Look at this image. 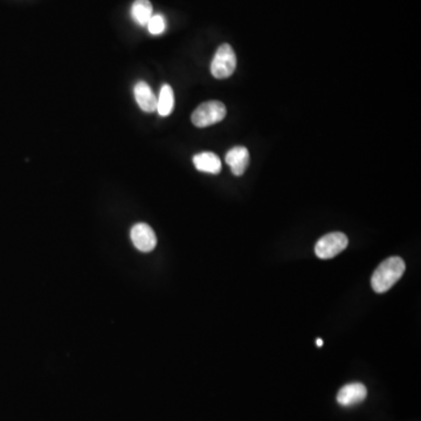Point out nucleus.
<instances>
[{
    "mask_svg": "<svg viewBox=\"0 0 421 421\" xmlns=\"http://www.w3.org/2000/svg\"><path fill=\"white\" fill-rule=\"evenodd\" d=\"M193 164L201 172L218 174L222 171V161L213 152H201L193 157Z\"/></svg>",
    "mask_w": 421,
    "mask_h": 421,
    "instance_id": "obj_9",
    "label": "nucleus"
},
{
    "mask_svg": "<svg viewBox=\"0 0 421 421\" xmlns=\"http://www.w3.org/2000/svg\"><path fill=\"white\" fill-rule=\"evenodd\" d=\"M323 339H317V341H316V344H317V346H319V348H321V346H323Z\"/></svg>",
    "mask_w": 421,
    "mask_h": 421,
    "instance_id": "obj_13",
    "label": "nucleus"
},
{
    "mask_svg": "<svg viewBox=\"0 0 421 421\" xmlns=\"http://www.w3.org/2000/svg\"><path fill=\"white\" fill-rule=\"evenodd\" d=\"M349 239L346 234L334 232L321 238L315 246L316 256L320 259L328 260L335 258L348 247Z\"/></svg>",
    "mask_w": 421,
    "mask_h": 421,
    "instance_id": "obj_4",
    "label": "nucleus"
},
{
    "mask_svg": "<svg viewBox=\"0 0 421 421\" xmlns=\"http://www.w3.org/2000/svg\"><path fill=\"white\" fill-rule=\"evenodd\" d=\"M174 107V95L172 88L169 84H164L161 88L159 98H157V111L161 116H169Z\"/></svg>",
    "mask_w": 421,
    "mask_h": 421,
    "instance_id": "obj_11",
    "label": "nucleus"
},
{
    "mask_svg": "<svg viewBox=\"0 0 421 421\" xmlns=\"http://www.w3.org/2000/svg\"><path fill=\"white\" fill-rule=\"evenodd\" d=\"M237 68V57L229 44H222L215 52L210 62V73L215 79H227Z\"/></svg>",
    "mask_w": 421,
    "mask_h": 421,
    "instance_id": "obj_3",
    "label": "nucleus"
},
{
    "mask_svg": "<svg viewBox=\"0 0 421 421\" xmlns=\"http://www.w3.org/2000/svg\"><path fill=\"white\" fill-rule=\"evenodd\" d=\"M368 395V390L361 383L348 384L339 390L337 402L342 406L350 407L364 402Z\"/></svg>",
    "mask_w": 421,
    "mask_h": 421,
    "instance_id": "obj_6",
    "label": "nucleus"
},
{
    "mask_svg": "<svg viewBox=\"0 0 421 421\" xmlns=\"http://www.w3.org/2000/svg\"><path fill=\"white\" fill-rule=\"evenodd\" d=\"M132 18L141 26H145L154 15V8L149 0H136L132 8Z\"/></svg>",
    "mask_w": 421,
    "mask_h": 421,
    "instance_id": "obj_10",
    "label": "nucleus"
},
{
    "mask_svg": "<svg viewBox=\"0 0 421 421\" xmlns=\"http://www.w3.org/2000/svg\"><path fill=\"white\" fill-rule=\"evenodd\" d=\"M405 268L404 260L399 256H392L383 261L371 278L373 290L378 294L388 292L402 278Z\"/></svg>",
    "mask_w": 421,
    "mask_h": 421,
    "instance_id": "obj_1",
    "label": "nucleus"
},
{
    "mask_svg": "<svg viewBox=\"0 0 421 421\" xmlns=\"http://www.w3.org/2000/svg\"><path fill=\"white\" fill-rule=\"evenodd\" d=\"M135 98L139 108L145 113H154L157 110V98L147 82L137 83L135 86Z\"/></svg>",
    "mask_w": 421,
    "mask_h": 421,
    "instance_id": "obj_8",
    "label": "nucleus"
},
{
    "mask_svg": "<svg viewBox=\"0 0 421 421\" xmlns=\"http://www.w3.org/2000/svg\"><path fill=\"white\" fill-rule=\"evenodd\" d=\"M147 30L152 35H159L166 30L165 18L162 15H154L147 23Z\"/></svg>",
    "mask_w": 421,
    "mask_h": 421,
    "instance_id": "obj_12",
    "label": "nucleus"
},
{
    "mask_svg": "<svg viewBox=\"0 0 421 421\" xmlns=\"http://www.w3.org/2000/svg\"><path fill=\"white\" fill-rule=\"evenodd\" d=\"M132 244L139 252L149 253L157 246V237L150 226L144 222L136 224L130 231Z\"/></svg>",
    "mask_w": 421,
    "mask_h": 421,
    "instance_id": "obj_5",
    "label": "nucleus"
},
{
    "mask_svg": "<svg viewBox=\"0 0 421 421\" xmlns=\"http://www.w3.org/2000/svg\"><path fill=\"white\" fill-rule=\"evenodd\" d=\"M226 163L234 176H242L249 164V152L244 147H235L226 154Z\"/></svg>",
    "mask_w": 421,
    "mask_h": 421,
    "instance_id": "obj_7",
    "label": "nucleus"
},
{
    "mask_svg": "<svg viewBox=\"0 0 421 421\" xmlns=\"http://www.w3.org/2000/svg\"><path fill=\"white\" fill-rule=\"evenodd\" d=\"M226 114V107L222 102H204L192 114V123L198 128H206L222 122L225 118Z\"/></svg>",
    "mask_w": 421,
    "mask_h": 421,
    "instance_id": "obj_2",
    "label": "nucleus"
}]
</instances>
